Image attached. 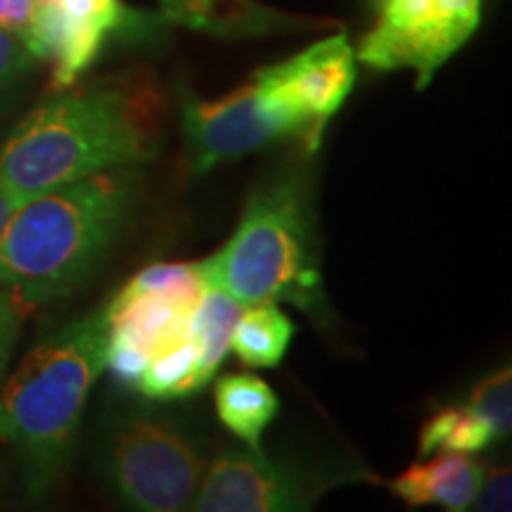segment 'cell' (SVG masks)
I'll use <instances>...</instances> for the list:
<instances>
[{
    "mask_svg": "<svg viewBox=\"0 0 512 512\" xmlns=\"http://www.w3.org/2000/svg\"><path fill=\"white\" fill-rule=\"evenodd\" d=\"M162 98L145 81L62 93L31 110L0 147V185L22 204L157 152Z\"/></svg>",
    "mask_w": 512,
    "mask_h": 512,
    "instance_id": "cell-1",
    "label": "cell"
},
{
    "mask_svg": "<svg viewBox=\"0 0 512 512\" xmlns=\"http://www.w3.org/2000/svg\"><path fill=\"white\" fill-rule=\"evenodd\" d=\"M138 181L117 166L19 204L0 240V285L22 306L72 292L119 235Z\"/></svg>",
    "mask_w": 512,
    "mask_h": 512,
    "instance_id": "cell-2",
    "label": "cell"
},
{
    "mask_svg": "<svg viewBox=\"0 0 512 512\" xmlns=\"http://www.w3.org/2000/svg\"><path fill=\"white\" fill-rule=\"evenodd\" d=\"M107 335L105 309L64 325L31 349L0 389V444L22 456L36 496L67 465L83 406L105 370Z\"/></svg>",
    "mask_w": 512,
    "mask_h": 512,
    "instance_id": "cell-3",
    "label": "cell"
},
{
    "mask_svg": "<svg viewBox=\"0 0 512 512\" xmlns=\"http://www.w3.org/2000/svg\"><path fill=\"white\" fill-rule=\"evenodd\" d=\"M207 287L242 306L292 304L318 316L325 309L309 185L287 174L261 185L249 200L235 235L200 261Z\"/></svg>",
    "mask_w": 512,
    "mask_h": 512,
    "instance_id": "cell-4",
    "label": "cell"
},
{
    "mask_svg": "<svg viewBox=\"0 0 512 512\" xmlns=\"http://www.w3.org/2000/svg\"><path fill=\"white\" fill-rule=\"evenodd\" d=\"M373 24L358 41L356 60L377 72L411 69L415 86L470 41L482 24V0H370Z\"/></svg>",
    "mask_w": 512,
    "mask_h": 512,
    "instance_id": "cell-5",
    "label": "cell"
},
{
    "mask_svg": "<svg viewBox=\"0 0 512 512\" xmlns=\"http://www.w3.org/2000/svg\"><path fill=\"white\" fill-rule=\"evenodd\" d=\"M200 448L183 430L159 418H131L112 434L105 470L114 494L133 510L188 508L204 477Z\"/></svg>",
    "mask_w": 512,
    "mask_h": 512,
    "instance_id": "cell-6",
    "label": "cell"
},
{
    "mask_svg": "<svg viewBox=\"0 0 512 512\" xmlns=\"http://www.w3.org/2000/svg\"><path fill=\"white\" fill-rule=\"evenodd\" d=\"M183 131L192 166L207 174L278 138H302L297 119L254 79L219 100H183Z\"/></svg>",
    "mask_w": 512,
    "mask_h": 512,
    "instance_id": "cell-7",
    "label": "cell"
},
{
    "mask_svg": "<svg viewBox=\"0 0 512 512\" xmlns=\"http://www.w3.org/2000/svg\"><path fill=\"white\" fill-rule=\"evenodd\" d=\"M351 477H318L294 467L278 465L264 453L226 451L214 460L192 508L202 512H292L309 510L332 486Z\"/></svg>",
    "mask_w": 512,
    "mask_h": 512,
    "instance_id": "cell-8",
    "label": "cell"
},
{
    "mask_svg": "<svg viewBox=\"0 0 512 512\" xmlns=\"http://www.w3.org/2000/svg\"><path fill=\"white\" fill-rule=\"evenodd\" d=\"M254 79L297 119L302 138L313 150L328 121L354 91L356 53L347 34H337L313 43L285 62L259 69Z\"/></svg>",
    "mask_w": 512,
    "mask_h": 512,
    "instance_id": "cell-9",
    "label": "cell"
},
{
    "mask_svg": "<svg viewBox=\"0 0 512 512\" xmlns=\"http://www.w3.org/2000/svg\"><path fill=\"white\" fill-rule=\"evenodd\" d=\"M22 34L38 62H53L55 88L72 86L98 60L110 38L105 31L67 15L57 0H36V8Z\"/></svg>",
    "mask_w": 512,
    "mask_h": 512,
    "instance_id": "cell-10",
    "label": "cell"
},
{
    "mask_svg": "<svg viewBox=\"0 0 512 512\" xmlns=\"http://www.w3.org/2000/svg\"><path fill=\"white\" fill-rule=\"evenodd\" d=\"M484 465L470 453L441 451L437 458L408 467L389 482V489L406 505H441L444 510L463 512L475 503L482 484Z\"/></svg>",
    "mask_w": 512,
    "mask_h": 512,
    "instance_id": "cell-11",
    "label": "cell"
},
{
    "mask_svg": "<svg viewBox=\"0 0 512 512\" xmlns=\"http://www.w3.org/2000/svg\"><path fill=\"white\" fill-rule=\"evenodd\" d=\"M214 401L223 427L247 448L259 451L261 437L280 408L271 384L252 373L223 375L216 382Z\"/></svg>",
    "mask_w": 512,
    "mask_h": 512,
    "instance_id": "cell-12",
    "label": "cell"
},
{
    "mask_svg": "<svg viewBox=\"0 0 512 512\" xmlns=\"http://www.w3.org/2000/svg\"><path fill=\"white\" fill-rule=\"evenodd\" d=\"M247 306L226 292L207 287L190 318V332L197 344V382L207 384L230 351V337Z\"/></svg>",
    "mask_w": 512,
    "mask_h": 512,
    "instance_id": "cell-13",
    "label": "cell"
},
{
    "mask_svg": "<svg viewBox=\"0 0 512 512\" xmlns=\"http://www.w3.org/2000/svg\"><path fill=\"white\" fill-rule=\"evenodd\" d=\"M294 337V323L275 304L247 306L230 337V351L249 368H275Z\"/></svg>",
    "mask_w": 512,
    "mask_h": 512,
    "instance_id": "cell-14",
    "label": "cell"
},
{
    "mask_svg": "<svg viewBox=\"0 0 512 512\" xmlns=\"http://www.w3.org/2000/svg\"><path fill=\"white\" fill-rule=\"evenodd\" d=\"M133 389L150 399H178L197 392V344L192 332H185L157 349Z\"/></svg>",
    "mask_w": 512,
    "mask_h": 512,
    "instance_id": "cell-15",
    "label": "cell"
},
{
    "mask_svg": "<svg viewBox=\"0 0 512 512\" xmlns=\"http://www.w3.org/2000/svg\"><path fill=\"white\" fill-rule=\"evenodd\" d=\"M498 437L482 415H477L470 406H448L427 418L420 430L418 456L427 458L437 451H460L475 453Z\"/></svg>",
    "mask_w": 512,
    "mask_h": 512,
    "instance_id": "cell-16",
    "label": "cell"
},
{
    "mask_svg": "<svg viewBox=\"0 0 512 512\" xmlns=\"http://www.w3.org/2000/svg\"><path fill=\"white\" fill-rule=\"evenodd\" d=\"M57 3L67 15L105 31L107 36L145 34L155 27L150 17L128 10L121 0H57Z\"/></svg>",
    "mask_w": 512,
    "mask_h": 512,
    "instance_id": "cell-17",
    "label": "cell"
},
{
    "mask_svg": "<svg viewBox=\"0 0 512 512\" xmlns=\"http://www.w3.org/2000/svg\"><path fill=\"white\" fill-rule=\"evenodd\" d=\"M467 406L489 422L496 437H508L512 425V373L510 366L498 368L475 384Z\"/></svg>",
    "mask_w": 512,
    "mask_h": 512,
    "instance_id": "cell-18",
    "label": "cell"
},
{
    "mask_svg": "<svg viewBox=\"0 0 512 512\" xmlns=\"http://www.w3.org/2000/svg\"><path fill=\"white\" fill-rule=\"evenodd\" d=\"M36 64L38 57L31 53L22 31L0 24V107L19 91Z\"/></svg>",
    "mask_w": 512,
    "mask_h": 512,
    "instance_id": "cell-19",
    "label": "cell"
},
{
    "mask_svg": "<svg viewBox=\"0 0 512 512\" xmlns=\"http://www.w3.org/2000/svg\"><path fill=\"white\" fill-rule=\"evenodd\" d=\"M510 467H484L482 484L475 496V508L484 512L510 510Z\"/></svg>",
    "mask_w": 512,
    "mask_h": 512,
    "instance_id": "cell-20",
    "label": "cell"
},
{
    "mask_svg": "<svg viewBox=\"0 0 512 512\" xmlns=\"http://www.w3.org/2000/svg\"><path fill=\"white\" fill-rule=\"evenodd\" d=\"M19 330H22V302L15 294L0 290V377L15 351Z\"/></svg>",
    "mask_w": 512,
    "mask_h": 512,
    "instance_id": "cell-21",
    "label": "cell"
},
{
    "mask_svg": "<svg viewBox=\"0 0 512 512\" xmlns=\"http://www.w3.org/2000/svg\"><path fill=\"white\" fill-rule=\"evenodd\" d=\"M36 0H3V24L10 29H27Z\"/></svg>",
    "mask_w": 512,
    "mask_h": 512,
    "instance_id": "cell-22",
    "label": "cell"
},
{
    "mask_svg": "<svg viewBox=\"0 0 512 512\" xmlns=\"http://www.w3.org/2000/svg\"><path fill=\"white\" fill-rule=\"evenodd\" d=\"M17 207L19 202L3 188V185H0V240H3L5 230H8V223L12 221V216H15Z\"/></svg>",
    "mask_w": 512,
    "mask_h": 512,
    "instance_id": "cell-23",
    "label": "cell"
},
{
    "mask_svg": "<svg viewBox=\"0 0 512 512\" xmlns=\"http://www.w3.org/2000/svg\"><path fill=\"white\" fill-rule=\"evenodd\" d=\"M0 24H3V0H0Z\"/></svg>",
    "mask_w": 512,
    "mask_h": 512,
    "instance_id": "cell-24",
    "label": "cell"
}]
</instances>
